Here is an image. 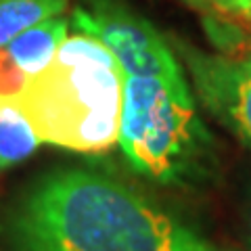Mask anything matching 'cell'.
<instances>
[{
    "label": "cell",
    "instance_id": "8fae6325",
    "mask_svg": "<svg viewBox=\"0 0 251 251\" xmlns=\"http://www.w3.org/2000/svg\"><path fill=\"white\" fill-rule=\"evenodd\" d=\"M222 11L234 13V15H239V17L251 21V0H226Z\"/></svg>",
    "mask_w": 251,
    "mask_h": 251
},
{
    "label": "cell",
    "instance_id": "6da1fadb",
    "mask_svg": "<svg viewBox=\"0 0 251 251\" xmlns=\"http://www.w3.org/2000/svg\"><path fill=\"white\" fill-rule=\"evenodd\" d=\"M2 237L6 251H211L140 193L86 170L36 182L6 216Z\"/></svg>",
    "mask_w": 251,
    "mask_h": 251
},
{
    "label": "cell",
    "instance_id": "ba28073f",
    "mask_svg": "<svg viewBox=\"0 0 251 251\" xmlns=\"http://www.w3.org/2000/svg\"><path fill=\"white\" fill-rule=\"evenodd\" d=\"M67 0H0V49L27 27L61 17Z\"/></svg>",
    "mask_w": 251,
    "mask_h": 251
},
{
    "label": "cell",
    "instance_id": "277c9868",
    "mask_svg": "<svg viewBox=\"0 0 251 251\" xmlns=\"http://www.w3.org/2000/svg\"><path fill=\"white\" fill-rule=\"evenodd\" d=\"M74 23L77 31L92 34L113 52L126 75L153 77L174 90L191 92L166 38L124 4L92 0L90 11L82 6L74 11Z\"/></svg>",
    "mask_w": 251,
    "mask_h": 251
},
{
    "label": "cell",
    "instance_id": "5b68a950",
    "mask_svg": "<svg viewBox=\"0 0 251 251\" xmlns=\"http://www.w3.org/2000/svg\"><path fill=\"white\" fill-rule=\"evenodd\" d=\"M180 52L203 105L251 149V54L214 57L191 46H180Z\"/></svg>",
    "mask_w": 251,
    "mask_h": 251
},
{
    "label": "cell",
    "instance_id": "4fadbf2b",
    "mask_svg": "<svg viewBox=\"0 0 251 251\" xmlns=\"http://www.w3.org/2000/svg\"><path fill=\"white\" fill-rule=\"evenodd\" d=\"M222 9H224V6H222Z\"/></svg>",
    "mask_w": 251,
    "mask_h": 251
},
{
    "label": "cell",
    "instance_id": "8992f818",
    "mask_svg": "<svg viewBox=\"0 0 251 251\" xmlns=\"http://www.w3.org/2000/svg\"><path fill=\"white\" fill-rule=\"evenodd\" d=\"M65 38L67 21L61 17H52L21 31L4 49L13 57V61L31 77L50 65Z\"/></svg>",
    "mask_w": 251,
    "mask_h": 251
},
{
    "label": "cell",
    "instance_id": "30bf717a",
    "mask_svg": "<svg viewBox=\"0 0 251 251\" xmlns=\"http://www.w3.org/2000/svg\"><path fill=\"white\" fill-rule=\"evenodd\" d=\"M241 216H243V230H245V241H247V245L251 247V182H249L247 188H245V197H243Z\"/></svg>",
    "mask_w": 251,
    "mask_h": 251
},
{
    "label": "cell",
    "instance_id": "52a82bcc",
    "mask_svg": "<svg viewBox=\"0 0 251 251\" xmlns=\"http://www.w3.org/2000/svg\"><path fill=\"white\" fill-rule=\"evenodd\" d=\"M29 122L11 100H0V172L17 166L40 147Z\"/></svg>",
    "mask_w": 251,
    "mask_h": 251
},
{
    "label": "cell",
    "instance_id": "7a4b0ae2",
    "mask_svg": "<svg viewBox=\"0 0 251 251\" xmlns=\"http://www.w3.org/2000/svg\"><path fill=\"white\" fill-rule=\"evenodd\" d=\"M126 74L107 46L86 31L67 34L54 59L11 103L40 143L105 153L120 136Z\"/></svg>",
    "mask_w": 251,
    "mask_h": 251
},
{
    "label": "cell",
    "instance_id": "9c48e42d",
    "mask_svg": "<svg viewBox=\"0 0 251 251\" xmlns=\"http://www.w3.org/2000/svg\"><path fill=\"white\" fill-rule=\"evenodd\" d=\"M29 75L13 61L6 49H0V100H15L23 92Z\"/></svg>",
    "mask_w": 251,
    "mask_h": 251
},
{
    "label": "cell",
    "instance_id": "3957f363",
    "mask_svg": "<svg viewBox=\"0 0 251 251\" xmlns=\"http://www.w3.org/2000/svg\"><path fill=\"white\" fill-rule=\"evenodd\" d=\"M117 143L138 174L159 182L203 178L216 163L193 94L153 77L126 75Z\"/></svg>",
    "mask_w": 251,
    "mask_h": 251
},
{
    "label": "cell",
    "instance_id": "7c38bea8",
    "mask_svg": "<svg viewBox=\"0 0 251 251\" xmlns=\"http://www.w3.org/2000/svg\"><path fill=\"white\" fill-rule=\"evenodd\" d=\"M207 2H211V4H214V6H218V9H222V6H224V2H226V0H207Z\"/></svg>",
    "mask_w": 251,
    "mask_h": 251
}]
</instances>
